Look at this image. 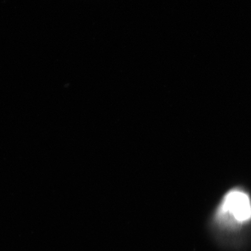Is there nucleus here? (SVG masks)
I'll return each mask as SVG.
<instances>
[{"instance_id": "f257e3e1", "label": "nucleus", "mask_w": 251, "mask_h": 251, "mask_svg": "<svg viewBox=\"0 0 251 251\" xmlns=\"http://www.w3.org/2000/svg\"><path fill=\"white\" fill-rule=\"evenodd\" d=\"M219 214L226 221L243 224L251 219V202L247 194L239 190L229 192L224 198Z\"/></svg>"}]
</instances>
